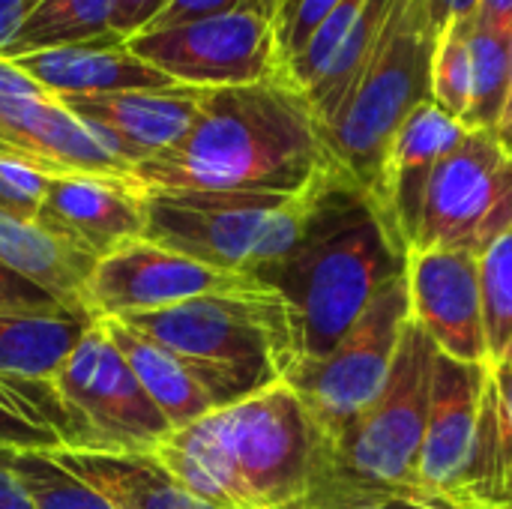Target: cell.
Masks as SVG:
<instances>
[{
    "label": "cell",
    "mask_w": 512,
    "mask_h": 509,
    "mask_svg": "<svg viewBox=\"0 0 512 509\" xmlns=\"http://www.w3.org/2000/svg\"><path fill=\"white\" fill-rule=\"evenodd\" d=\"M171 0H114L111 6V30L120 39H135L147 33L156 18L168 9Z\"/></svg>",
    "instance_id": "33"
},
{
    "label": "cell",
    "mask_w": 512,
    "mask_h": 509,
    "mask_svg": "<svg viewBox=\"0 0 512 509\" xmlns=\"http://www.w3.org/2000/svg\"><path fill=\"white\" fill-rule=\"evenodd\" d=\"M405 261L369 192L348 174L333 177L300 246L264 276L288 306L294 363L324 357L375 294L405 273Z\"/></svg>",
    "instance_id": "3"
},
{
    "label": "cell",
    "mask_w": 512,
    "mask_h": 509,
    "mask_svg": "<svg viewBox=\"0 0 512 509\" xmlns=\"http://www.w3.org/2000/svg\"><path fill=\"white\" fill-rule=\"evenodd\" d=\"M411 321L435 348L468 366L489 363L477 255L465 249H414L405 261Z\"/></svg>",
    "instance_id": "13"
},
{
    "label": "cell",
    "mask_w": 512,
    "mask_h": 509,
    "mask_svg": "<svg viewBox=\"0 0 512 509\" xmlns=\"http://www.w3.org/2000/svg\"><path fill=\"white\" fill-rule=\"evenodd\" d=\"M0 261L21 279L48 291L63 309L90 315L87 288L99 264L93 255L63 243L36 222L0 213Z\"/></svg>",
    "instance_id": "21"
},
{
    "label": "cell",
    "mask_w": 512,
    "mask_h": 509,
    "mask_svg": "<svg viewBox=\"0 0 512 509\" xmlns=\"http://www.w3.org/2000/svg\"><path fill=\"white\" fill-rule=\"evenodd\" d=\"M15 474L27 489L33 509H114L99 489L72 474L54 450L18 447Z\"/></svg>",
    "instance_id": "26"
},
{
    "label": "cell",
    "mask_w": 512,
    "mask_h": 509,
    "mask_svg": "<svg viewBox=\"0 0 512 509\" xmlns=\"http://www.w3.org/2000/svg\"><path fill=\"white\" fill-rule=\"evenodd\" d=\"M0 144L15 162L48 177L93 174L132 180L120 162L57 96H0Z\"/></svg>",
    "instance_id": "15"
},
{
    "label": "cell",
    "mask_w": 512,
    "mask_h": 509,
    "mask_svg": "<svg viewBox=\"0 0 512 509\" xmlns=\"http://www.w3.org/2000/svg\"><path fill=\"white\" fill-rule=\"evenodd\" d=\"M120 321L177 354L216 408L279 384L297 360L288 306L276 291L210 294Z\"/></svg>",
    "instance_id": "4"
},
{
    "label": "cell",
    "mask_w": 512,
    "mask_h": 509,
    "mask_svg": "<svg viewBox=\"0 0 512 509\" xmlns=\"http://www.w3.org/2000/svg\"><path fill=\"white\" fill-rule=\"evenodd\" d=\"M474 90V63H471V21L450 24L435 45L432 57V102L441 105L450 117L468 120ZM468 126V123H465Z\"/></svg>",
    "instance_id": "28"
},
{
    "label": "cell",
    "mask_w": 512,
    "mask_h": 509,
    "mask_svg": "<svg viewBox=\"0 0 512 509\" xmlns=\"http://www.w3.org/2000/svg\"><path fill=\"white\" fill-rule=\"evenodd\" d=\"M270 291L252 276L228 273L150 240H135L102 258L87 288V312L96 321L132 318L168 309L210 294H261Z\"/></svg>",
    "instance_id": "12"
},
{
    "label": "cell",
    "mask_w": 512,
    "mask_h": 509,
    "mask_svg": "<svg viewBox=\"0 0 512 509\" xmlns=\"http://www.w3.org/2000/svg\"><path fill=\"white\" fill-rule=\"evenodd\" d=\"M48 180H51L48 174L24 162L0 159V213L24 219V222H36Z\"/></svg>",
    "instance_id": "30"
},
{
    "label": "cell",
    "mask_w": 512,
    "mask_h": 509,
    "mask_svg": "<svg viewBox=\"0 0 512 509\" xmlns=\"http://www.w3.org/2000/svg\"><path fill=\"white\" fill-rule=\"evenodd\" d=\"M480 9V0H429V18L441 36L456 21H471Z\"/></svg>",
    "instance_id": "37"
},
{
    "label": "cell",
    "mask_w": 512,
    "mask_h": 509,
    "mask_svg": "<svg viewBox=\"0 0 512 509\" xmlns=\"http://www.w3.org/2000/svg\"><path fill=\"white\" fill-rule=\"evenodd\" d=\"M512 483V357L486 363L462 509H495Z\"/></svg>",
    "instance_id": "20"
},
{
    "label": "cell",
    "mask_w": 512,
    "mask_h": 509,
    "mask_svg": "<svg viewBox=\"0 0 512 509\" xmlns=\"http://www.w3.org/2000/svg\"><path fill=\"white\" fill-rule=\"evenodd\" d=\"M0 312H69L48 291L21 279L0 261Z\"/></svg>",
    "instance_id": "32"
},
{
    "label": "cell",
    "mask_w": 512,
    "mask_h": 509,
    "mask_svg": "<svg viewBox=\"0 0 512 509\" xmlns=\"http://www.w3.org/2000/svg\"><path fill=\"white\" fill-rule=\"evenodd\" d=\"M12 63L57 99L177 87L168 75H162L159 69L144 63L129 48L126 39H105V42L33 51V54L15 57Z\"/></svg>",
    "instance_id": "19"
},
{
    "label": "cell",
    "mask_w": 512,
    "mask_h": 509,
    "mask_svg": "<svg viewBox=\"0 0 512 509\" xmlns=\"http://www.w3.org/2000/svg\"><path fill=\"white\" fill-rule=\"evenodd\" d=\"M477 270L489 363H495L510 354L512 345V231L492 240L477 255Z\"/></svg>",
    "instance_id": "27"
},
{
    "label": "cell",
    "mask_w": 512,
    "mask_h": 509,
    "mask_svg": "<svg viewBox=\"0 0 512 509\" xmlns=\"http://www.w3.org/2000/svg\"><path fill=\"white\" fill-rule=\"evenodd\" d=\"M474 18H480L504 33H512V0H480V9Z\"/></svg>",
    "instance_id": "40"
},
{
    "label": "cell",
    "mask_w": 512,
    "mask_h": 509,
    "mask_svg": "<svg viewBox=\"0 0 512 509\" xmlns=\"http://www.w3.org/2000/svg\"><path fill=\"white\" fill-rule=\"evenodd\" d=\"M483 369L486 366L456 363L438 351L435 375H432L429 420H426L420 471H417L420 489L432 501L459 507V492H462V480L468 471L474 432H477Z\"/></svg>",
    "instance_id": "18"
},
{
    "label": "cell",
    "mask_w": 512,
    "mask_h": 509,
    "mask_svg": "<svg viewBox=\"0 0 512 509\" xmlns=\"http://www.w3.org/2000/svg\"><path fill=\"white\" fill-rule=\"evenodd\" d=\"M471 63H474V90H471V111L465 123L468 129L495 135L510 87L512 33H504L480 18H471Z\"/></svg>",
    "instance_id": "25"
},
{
    "label": "cell",
    "mask_w": 512,
    "mask_h": 509,
    "mask_svg": "<svg viewBox=\"0 0 512 509\" xmlns=\"http://www.w3.org/2000/svg\"><path fill=\"white\" fill-rule=\"evenodd\" d=\"M342 0H279V12H276V30H279V57H282V69L285 63H291L306 42L315 36V30L330 18V12L339 6ZM282 78V75H279Z\"/></svg>",
    "instance_id": "29"
},
{
    "label": "cell",
    "mask_w": 512,
    "mask_h": 509,
    "mask_svg": "<svg viewBox=\"0 0 512 509\" xmlns=\"http://www.w3.org/2000/svg\"><path fill=\"white\" fill-rule=\"evenodd\" d=\"M42 0H0V54Z\"/></svg>",
    "instance_id": "38"
},
{
    "label": "cell",
    "mask_w": 512,
    "mask_h": 509,
    "mask_svg": "<svg viewBox=\"0 0 512 509\" xmlns=\"http://www.w3.org/2000/svg\"><path fill=\"white\" fill-rule=\"evenodd\" d=\"M507 357H512V345H510V354H507ZM507 357H504V360H507Z\"/></svg>",
    "instance_id": "44"
},
{
    "label": "cell",
    "mask_w": 512,
    "mask_h": 509,
    "mask_svg": "<svg viewBox=\"0 0 512 509\" xmlns=\"http://www.w3.org/2000/svg\"><path fill=\"white\" fill-rule=\"evenodd\" d=\"M102 327H105L108 339L126 357L129 369L135 372V378L141 381L147 396L165 414L171 429H183V426L219 411L213 396L204 390V384L195 378V372L177 354H171L168 348H162L159 342H153L150 336H144L141 330L129 327L120 318H105Z\"/></svg>",
    "instance_id": "22"
},
{
    "label": "cell",
    "mask_w": 512,
    "mask_h": 509,
    "mask_svg": "<svg viewBox=\"0 0 512 509\" xmlns=\"http://www.w3.org/2000/svg\"><path fill=\"white\" fill-rule=\"evenodd\" d=\"M495 509H512V483H510V489H507V495L501 498V504Z\"/></svg>",
    "instance_id": "42"
},
{
    "label": "cell",
    "mask_w": 512,
    "mask_h": 509,
    "mask_svg": "<svg viewBox=\"0 0 512 509\" xmlns=\"http://www.w3.org/2000/svg\"><path fill=\"white\" fill-rule=\"evenodd\" d=\"M111 6L114 0H42L3 48V57L15 60L48 48L120 39L111 30Z\"/></svg>",
    "instance_id": "24"
},
{
    "label": "cell",
    "mask_w": 512,
    "mask_h": 509,
    "mask_svg": "<svg viewBox=\"0 0 512 509\" xmlns=\"http://www.w3.org/2000/svg\"><path fill=\"white\" fill-rule=\"evenodd\" d=\"M264 0H171L168 9L156 18V24L150 30H162V27H177V24H189L198 18H210V15H225L243 6H255Z\"/></svg>",
    "instance_id": "34"
},
{
    "label": "cell",
    "mask_w": 512,
    "mask_h": 509,
    "mask_svg": "<svg viewBox=\"0 0 512 509\" xmlns=\"http://www.w3.org/2000/svg\"><path fill=\"white\" fill-rule=\"evenodd\" d=\"M84 483L99 489L114 509H225L183 489L153 456H105L54 450Z\"/></svg>",
    "instance_id": "23"
},
{
    "label": "cell",
    "mask_w": 512,
    "mask_h": 509,
    "mask_svg": "<svg viewBox=\"0 0 512 509\" xmlns=\"http://www.w3.org/2000/svg\"><path fill=\"white\" fill-rule=\"evenodd\" d=\"M201 93L195 87L165 90H129L108 96H66L60 99L90 132L129 168H138L174 144L192 129Z\"/></svg>",
    "instance_id": "17"
},
{
    "label": "cell",
    "mask_w": 512,
    "mask_h": 509,
    "mask_svg": "<svg viewBox=\"0 0 512 509\" xmlns=\"http://www.w3.org/2000/svg\"><path fill=\"white\" fill-rule=\"evenodd\" d=\"M471 129L450 117L432 99L423 102L399 129L381 168V180L369 195L393 243L408 255L417 246L426 195L438 165L465 141Z\"/></svg>",
    "instance_id": "14"
},
{
    "label": "cell",
    "mask_w": 512,
    "mask_h": 509,
    "mask_svg": "<svg viewBox=\"0 0 512 509\" xmlns=\"http://www.w3.org/2000/svg\"><path fill=\"white\" fill-rule=\"evenodd\" d=\"M507 231H512V153L492 132L471 129L432 177L414 249L480 255Z\"/></svg>",
    "instance_id": "11"
},
{
    "label": "cell",
    "mask_w": 512,
    "mask_h": 509,
    "mask_svg": "<svg viewBox=\"0 0 512 509\" xmlns=\"http://www.w3.org/2000/svg\"><path fill=\"white\" fill-rule=\"evenodd\" d=\"M408 321L411 297L402 273L375 294L354 327L324 357L294 363L282 378L309 405L333 441L381 393Z\"/></svg>",
    "instance_id": "10"
},
{
    "label": "cell",
    "mask_w": 512,
    "mask_h": 509,
    "mask_svg": "<svg viewBox=\"0 0 512 509\" xmlns=\"http://www.w3.org/2000/svg\"><path fill=\"white\" fill-rule=\"evenodd\" d=\"M495 138L507 147L512 153V63H510V87H507V102H504V111H501V120H498V129H495Z\"/></svg>",
    "instance_id": "41"
},
{
    "label": "cell",
    "mask_w": 512,
    "mask_h": 509,
    "mask_svg": "<svg viewBox=\"0 0 512 509\" xmlns=\"http://www.w3.org/2000/svg\"><path fill=\"white\" fill-rule=\"evenodd\" d=\"M0 159H12L9 156V147H3V144H0Z\"/></svg>",
    "instance_id": "43"
},
{
    "label": "cell",
    "mask_w": 512,
    "mask_h": 509,
    "mask_svg": "<svg viewBox=\"0 0 512 509\" xmlns=\"http://www.w3.org/2000/svg\"><path fill=\"white\" fill-rule=\"evenodd\" d=\"M36 225L96 261L144 240V192L132 180L63 174L51 177Z\"/></svg>",
    "instance_id": "16"
},
{
    "label": "cell",
    "mask_w": 512,
    "mask_h": 509,
    "mask_svg": "<svg viewBox=\"0 0 512 509\" xmlns=\"http://www.w3.org/2000/svg\"><path fill=\"white\" fill-rule=\"evenodd\" d=\"M0 444H9V447H45V450H57V441L51 432L39 429V426H30L27 420L9 414L3 405H0Z\"/></svg>",
    "instance_id": "35"
},
{
    "label": "cell",
    "mask_w": 512,
    "mask_h": 509,
    "mask_svg": "<svg viewBox=\"0 0 512 509\" xmlns=\"http://www.w3.org/2000/svg\"><path fill=\"white\" fill-rule=\"evenodd\" d=\"M321 509H459L444 501L429 498H411V495H393L378 489H360L354 483L342 486Z\"/></svg>",
    "instance_id": "31"
},
{
    "label": "cell",
    "mask_w": 512,
    "mask_h": 509,
    "mask_svg": "<svg viewBox=\"0 0 512 509\" xmlns=\"http://www.w3.org/2000/svg\"><path fill=\"white\" fill-rule=\"evenodd\" d=\"M69 417L72 444L66 450L105 456H153L174 432L147 396L102 321L78 339L51 378Z\"/></svg>",
    "instance_id": "8"
},
{
    "label": "cell",
    "mask_w": 512,
    "mask_h": 509,
    "mask_svg": "<svg viewBox=\"0 0 512 509\" xmlns=\"http://www.w3.org/2000/svg\"><path fill=\"white\" fill-rule=\"evenodd\" d=\"M339 171L309 99L270 78L204 90L183 141L132 168V183L141 192L300 195Z\"/></svg>",
    "instance_id": "2"
},
{
    "label": "cell",
    "mask_w": 512,
    "mask_h": 509,
    "mask_svg": "<svg viewBox=\"0 0 512 509\" xmlns=\"http://www.w3.org/2000/svg\"><path fill=\"white\" fill-rule=\"evenodd\" d=\"M435 45L429 0H396L369 63L327 126V144L339 168L369 195L381 180L393 138L432 99Z\"/></svg>",
    "instance_id": "6"
},
{
    "label": "cell",
    "mask_w": 512,
    "mask_h": 509,
    "mask_svg": "<svg viewBox=\"0 0 512 509\" xmlns=\"http://www.w3.org/2000/svg\"><path fill=\"white\" fill-rule=\"evenodd\" d=\"M15 450L18 447L0 444V509H33L27 489L15 474Z\"/></svg>",
    "instance_id": "36"
},
{
    "label": "cell",
    "mask_w": 512,
    "mask_h": 509,
    "mask_svg": "<svg viewBox=\"0 0 512 509\" xmlns=\"http://www.w3.org/2000/svg\"><path fill=\"white\" fill-rule=\"evenodd\" d=\"M153 459L225 509H321L351 483L333 435L285 381L174 429Z\"/></svg>",
    "instance_id": "1"
},
{
    "label": "cell",
    "mask_w": 512,
    "mask_h": 509,
    "mask_svg": "<svg viewBox=\"0 0 512 509\" xmlns=\"http://www.w3.org/2000/svg\"><path fill=\"white\" fill-rule=\"evenodd\" d=\"M276 12L279 0H264L225 15L147 30L129 39V48L180 87L258 84L282 75Z\"/></svg>",
    "instance_id": "9"
},
{
    "label": "cell",
    "mask_w": 512,
    "mask_h": 509,
    "mask_svg": "<svg viewBox=\"0 0 512 509\" xmlns=\"http://www.w3.org/2000/svg\"><path fill=\"white\" fill-rule=\"evenodd\" d=\"M339 174L300 195L144 192V240L264 285V276L300 246L324 189Z\"/></svg>",
    "instance_id": "5"
},
{
    "label": "cell",
    "mask_w": 512,
    "mask_h": 509,
    "mask_svg": "<svg viewBox=\"0 0 512 509\" xmlns=\"http://www.w3.org/2000/svg\"><path fill=\"white\" fill-rule=\"evenodd\" d=\"M0 96H51L30 75H24L12 60L0 54Z\"/></svg>",
    "instance_id": "39"
},
{
    "label": "cell",
    "mask_w": 512,
    "mask_h": 509,
    "mask_svg": "<svg viewBox=\"0 0 512 509\" xmlns=\"http://www.w3.org/2000/svg\"><path fill=\"white\" fill-rule=\"evenodd\" d=\"M435 360V342L414 321H408L381 393L336 438L339 468L354 486L426 498L417 471L429 420Z\"/></svg>",
    "instance_id": "7"
}]
</instances>
